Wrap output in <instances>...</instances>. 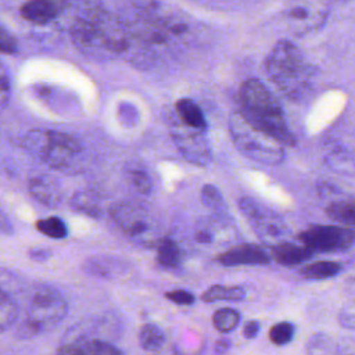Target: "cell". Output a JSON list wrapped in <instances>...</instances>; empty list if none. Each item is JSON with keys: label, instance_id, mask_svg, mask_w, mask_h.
Instances as JSON below:
<instances>
[{"label": "cell", "instance_id": "cell-1", "mask_svg": "<svg viewBox=\"0 0 355 355\" xmlns=\"http://www.w3.org/2000/svg\"><path fill=\"white\" fill-rule=\"evenodd\" d=\"M126 24L130 31L128 53L140 61L183 47L190 35V26L180 14L150 1L137 4L133 21Z\"/></svg>", "mask_w": 355, "mask_h": 355}, {"label": "cell", "instance_id": "cell-2", "mask_svg": "<svg viewBox=\"0 0 355 355\" xmlns=\"http://www.w3.org/2000/svg\"><path fill=\"white\" fill-rule=\"evenodd\" d=\"M71 36L83 54L94 58L125 54L130 46L128 24L103 7L82 11L71 26Z\"/></svg>", "mask_w": 355, "mask_h": 355}, {"label": "cell", "instance_id": "cell-3", "mask_svg": "<svg viewBox=\"0 0 355 355\" xmlns=\"http://www.w3.org/2000/svg\"><path fill=\"white\" fill-rule=\"evenodd\" d=\"M240 115L252 126L266 132L283 146H294L283 108L270 90L257 78H248L240 87Z\"/></svg>", "mask_w": 355, "mask_h": 355}, {"label": "cell", "instance_id": "cell-4", "mask_svg": "<svg viewBox=\"0 0 355 355\" xmlns=\"http://www.w3.org/2000/svg\"><path fill=\"white\" fill-rule=\"evenodd\" d=\"M265 71L279 90L293 101H300L312 89L313 68L302 50L291 40H279L265 60Z\"/></svg>", "mask_w": 355, "mask_h": 355}, {"label": "cell", "instance_id": "cell-5", "mask_svg": "<svg viewBox=\"0 0 355 355\" xmlns=\"http://www.w3.org/2000/svg\"><path fill=\"white\" fill-rule=\"evenodd\" d=\"M24 148L42 159L50 168L58 171H69L78 165L82 155V144L72 135L35 129L25 135L22 140Z\"/></svg>", "mask_w": 355, "mask_h": 355}, {"label": "cell", "instance_id": "cell-6", "mask_svg": "<svg viewBox=\"0 0 355 355\" xmlns=\"http://www.w3.org/2000/svg\"><path fill=\"white\" fill-rule=\"evenodd\" d=\"M229 132L236 148L247 158L265 165H279L283 162V144L266 132L252 126L240 112L230 116Z\"/></svg>", "mask_w": 355, "mask_h": 355}, {"label": "cell", "instance_id": "cell-7", "mask_svg": "<svg viewBox=\"0 0 355 355\" xmlns=\"http://www.w3.org/2000/svg\"><path fill=\"white\" fill-rule=\"evenodd\" d=\"M68 304L64 297L51 290L42 288L32 297L26 316L17 329L19 338H31L39 333L54 329L65 318Z\"/></svg>", "mask_w": 355, "mask_h": 355}, {"label": "cell", "instance_id": "cell-8", "mask_svg": "<svg viewBox=\"0 0 355 355\" xmlns=\"http://www.w3.org/2000/svg\"><path fill=\"white\" fill-rule=\"evenodd\" d=\"M336 0H286L283 21L287 29L297 35H306L322 28Z\"/></svg>", "mask_w": 355, "mask_h": 355}, {"label": "cell", "instance_id": "cell-9", "mask_svg": "<svg viewBox=\"0 0 355 355\" xmlns=\"http://www.w3.org/2000/svg\"><path fill=\"white\" fill-rule=\"evenodd\" d=\"M114 222L132 240L137 243H155V225L148 209L132 201H119L110 211Z\"/></svg>", "mask_w": 355, "mask_h": 355}, {"label": "cell", "instance_id": "cell-10", "mask_svg": "<svg viewBox=\"0 0 355 355\" xmlns=\"http://www.w3.org/2000/svg\"><path fill=\"white\" fill-rule=\"evenodd\" d=\"M168 125L172 140L186 161L198 166H207L211 162L212 153L204 130L186 126L175 114L169 115Z\"/></svg>", "mask_w": 355, "mask_h": 355}, {"label": "cell", "instance_id": "cell-11", "mask_svg": "<svg viewBox=\"0 0 355 355\" xmlns=\"http://www.w3.org/2000/svg\"><path fill=\"white\" fill-rule=\"evenodd\" d=\"M298 240L313 252L345 251L355 245V227L345 225H313L300 232Z\"/></svg>", "mask_w": 355, "mask_h": 355}, {"label": "cell", "instance_id": "cell-12", "mask_svg": "<svg viewBox=\"0 0 355 355\" xmlns=\"http://www.w3.org/2000/svg\"><path fill=\"white\" fill-rule=\"evenodd\" d=\"M239 208L241 214L250 220L259 239L263 241H276L286 234L287 229L284 222L270 209L257 202L254 198H240Z\"/></svg>", "mask_w": 355, "mask_h": 355}, {"label": "cell", "instance_id": "cell-13", "mask_svg": "<svg viewBox=\"0 0 355 355\" xmlns=\"http://www.w3.org/2000/svg\"><path fill=\"white\" fill-rule=\"evenodd\" d=\"M216 261L223 266L240 265H266L270 262V255L255 244H237L216 257Z\"/></svg>", "mask_w": 355, "mask_h": 355}, {"label": "cell", "instance_id": "cell-14", "mask_svg": "<svg viewBox=\"0 0 355 355\" xmlns=\"http://www.w3.org/2000/svg\"><path fill=\"white\" fill-rule=\"evenodd\" d=\"M60 354L65 355H119L121 351L103 340L78 337L72 341L64 343L58 348Z\"/></svg>", "mask_w": 355, "mask_h": 355}, {"label": "cell", "instance_id": "cell-15", "mask_svg": "<svg viewBox=\"0 0 355 355\" xmlns=\"http://www.w3.org/2000/svg\"><path fill=\"white\" fill-rule=\"evenodd\" d=\"M270 259L275 262L284 265V266H295L302 265L305 261L311 259L313 255V251L301 244H293V243H276L270 250Z\"/></svg>", "mask_w": 355, "mask_h": 355}, {"label": "cell", "instance_id": "cell-16", "mask_svg": "<svg viewBox=\"0 0 355 355\" xmlns=\"http://www.w3.org/2000/svg\"><path fill=\"white\" fill-rule=\"evenodd\" d=\"M31 196L43 205L57 207L62 201L60 184L50 176H36L29 182Z\"/></svg>", "mask_w": 355, "mask_h": 355}, {"label": "cell", "instance_id": "cell-17", "mask_svg": "<svg viewBox=\"0 0 355 355\" xmlns=\"http://www.w3.org/2000/svg\"><path fill=\"white\" fill-rule=\"evenodd\" d=\"M21 14L33 24L44 25L60 14V4L57 0H28L21 7Z\"/></svg>", "mask_w": 355, "mask_h": 355}, {"label": "cell", "instance_id": "cell-18", "mask_svg": "<svg viewBox=\"0 0 355 355\" xmlns=\"http://www.w3.org/2000/svg\"><path fill=\"white\" fill-rule=\"evenodd\" d=\"M173 114L176 118L184 123L186 126L198 129V130H207V119L202 112V110L198 107L197 103H194L190 98H179L175 103V111Z\"/></svg>", "mask_w": 355, "mask_h": 355}, {"label": "cell", "instance_id": "cell-19", "mask_svg": "<svg viewBox=\"0 0 355 355\" xmlns=\"http://www.w3.org/2000/svg\"><path fill=\"white\" fill-rule=\"evenodd\" d=\"M182 259L179 245L169 237H162L157 241V262L165 269L178 268Z\"/></svg>", "mask_w": 355, "mask_h": 355}, {"label": "cell", "instance_id": "cell-20", "mask_svg": "<svg viewBox=\"0 0 355 355\" xmlns=\"http://www.w3.org/2000/svg\"><path fill=\"white\" fill-rule=\"evenodd\" d=\"M341 272V263L337 261H316L308 265H304L300 269V275L305 279L322 280L334 277Z\"/></svg>", "mask_w": 355, "mask_h": 355}, {"label": "cell", "instance_id": "cell-21", "mask_svg": "<svg viewBox=\"0 0 355 355\" xmlns=\"http://www.w3.org/2000/svg\"><path fill=\"white\" fill-rule=\"evenodd\" d=\"M326 214L340 225L355 227V200H338L327 205Z\"/></svg>", "mask_w": 355, "mask_h": 355}, {"label": "cell", "instance_id": "cell-22", "mask_svg": "<svg viewBox=\"0 0 355 355\" xmlns=\"http://www.w3.org/2000/svg\"><path fill=\"white\" fill-rule=\"evenodd\" d=\"M245 297V291L239 286H223L214 284L204 294L202 301L205 302H216V301H243Z\"/></svg>", "mask_w": 355, "mask_h": 355}, {"label": "cell", "instance_id": "cell-23", "mask_svg": "<svg viewBox=\"0 0 355 355\" xmlns=\"http://www.w3.org/2000/svg\"><path fill=\"white\" fill-rule=\"evenodd\" d=\"M165 341L164 331L154 323H146L141 326L139 333V343L144 351H158Z\"/></svg>", "mask_w": 355, "mask_h": 355}, {"label": "cell", "instance_id": "cell-24", "mask_svg": "<svg viewBox=\"0 0 355 355\" xmlns=\"http://www.w3.org/2000/svg\"><path fill=\"white\" fill-rule=\"evenodd\" d=\"M240 313L233 308H219L212 315V324L220 333H230L239 326Z\"/></svg>", "mask_w": 355, "mask_h": 355}, {"label": "cell", "instance_id": "cell-25", "mask_svg": "<svg viewBox=\"0 0 355 355\" xmlns=\"http://www.w3.org/2000/svg\"><path fill=\"white\" fill-rule=\"evenodd\" d=\"M18 318V305L12 295L0 291V333L8 330Z\"/></svg>", "mask_w": 355, "mask_h": 355}, {"label": "cell", "instance_id": "cell-26", "mask_svg": "<svg viewBox=\"0 0 355 355\" xmlns=\"http://www.w3.org/2000/svg\"><path fill=\"white\" fill-rule=\"evenodd\" d=\"M83 269L94 276H114L118 273L119 268V262L112 259V258H101V257H96V258H90L86 261V263L83 265Z\"/></svg>", "mask_w": 355, "mask_h": 355}, {"label": "cell", "instance_id": "cell-27", "mask_svg": "<svg viewBox=\"0 0 355 355\" xmlns=\"http://www.w3.org/2000/svg\"><path fill=\"white\" fill-rule=\"evenodd\" d=\"M36 229L47 237L51 239H64L68 234L67 225L61 218L49 216L44 219H39L36 222Z\"/></svg>", "mask_w": 355, "mask_h": 355}, {"label": "cell", "instance_id": "cell-28", "mask_svg": "<svg viewBox=\"0 0 355 355\" xmlns=\"http://www.w3.org/2000/svg\"><path fill=\"white\" fill-rule=\"evenodd\" d=\"M201 201L212 211H225L226 204L222 193L214 184H204L201 189Z\"/></svg>", "mask_w": 355, "mask_h": 355}, {"label": "cell", "instance_id": "cell-29", "mask_svg": "<svg viewBox=\"0 0 355 355\" xmlns=\"http://www.w3.org/2000/svg\"><path fill=\"white\" fill-rule=\"evenodd\" d=\"M71 204L73 205L75 209L85 212L87 215L96 216L100 214V207L97 204V200L94 198V196L89 191H82V193H76L72 197Z\"/></svg>", "mask_w": 355, "mask_h": 355}, {"label": "cell", "instance_id": "cell-30", "mask_svg": "<svg viewBox=\"0 0 355 355\" xmlns=\"http://www.w3.org/2000/svg\"><path fill=\"white\" fill-rule=\"evenodd\" d=\"M294 337V324L290 322H279L269 330V338L276 345H286Z\"/></svg>", "mask_w": 355, "mask_h": 355}, {"label": "cell", "instance_id": "cell-31", "mask_svg": "<svg viewBox=\"0 0 355 355\" xmlns=\"http://www.w3.org/2000/svg\"><path fill=\"white\" fill-rule=\"evenodd\" d=\"M306 352L308 354H331V352H338V347H336L331 337L320 333V334H315L309 340L306 345Z\"/></svg>", "mask_w": 355, "mask_h": 355}, {"label": "cell", "instance_id": "cell-32", "mask_svg": "<svg viewBox=\"0 0 355 355\" xmlns=\"http://www.w3.org/2000/svg\"><path fill=\"white\" fill-rule=\"evenodd\" d=\"M129 179L139 193L150 194V191L153 189V182H151L150 175L146 171H143L140 168H133L129 171Z\"/></svg>", "mask_w": 355, "mask_h": 355}, {"label": "cell", "instance_id": "cell-33", "mask_svg": "<svg viewBox=\"0 0 355 355\" xmlns=\"http://www.w3.org/2000/svg\"><path fill=\"white\" fill-rule=\"evenodd\" d=\"M21 280L17 275H14L11 270L0 268V291L7 293L12 295L14 293L19 291L21 288Z\"/></svg>", "mask_w": 355, "mask_h": 355}, {"label": "cell", "instance_id": "cell-34", "mask_svg": "<svg viewBox=\"0 0 355 355\" xmlns=\"http://www.w3.org/2000/svg\"><path fill=\"white\" fill-rule=\"evenodd\" d=\"M11 96V82L8 71L3 64H0V108L6 107Z\"/></svg>", "mask_w": 355, "mask_h": 355}, {"label": "cell", "instance_id": "cell-35", "mask_svg": "<svg viewBox=\"0 0 355 355\" xmlns=\"http://www.w3.org/2000/svg\"><path fill=\"white\" fill-rule=\"evenodd\" d=\"M338 322L344 329H355V301L347 302L338 312Z\"/></svg>", "mask_w": 355, "mask_h": 355}, {"label": "cell", "instance_id": "cell-36", "mask_svg": "<svg viewBox=\"0 0 355 355\" xmlns=\"http://www.w3.org/2000/svg\"><path fill=\"white\" fill-rule=\"evenodd\" d=\"M327 162H329V165H331V168L337 166V169H340V171H349V168L352 166L349 155L345 151H343V150L333 151L329 155Z\"/></svg>", "mask_w": 355, "mask_h": 355}, {"label": "cell", "instance_id": "cell-37", "mask_svg": "<svg viewBox=\"0 0 355 355\" xmlns=\"http://www.w3.org/2000/svg\"><path fill=\"white\" fill-rule=\"evenodd\" d=\"M165 297L176 305H191L196 301L194 295L190 291L183 290V288L168 291V293H165Z\"/></svg>", "mask_w": 355, "mask_h": 355}, {"label": "cell", "instance_id": "cell-38", "mask_svg": "<svg viewBox=\"0 0 355 355\" xmlns=\"http://www.w3.org/2000/svg\"><path fill=\"white\" fill-rule=\"evenodd\" d=\"M15 50V43L12 37H10L4 31L0 29V51L12 53Z\"/></svg>", "mask_w": 355, "mask_h": 355}, {"label": "cell", "instance_id": "cell-39", "mask_svg": "<svg viewBox=\"0 0 355 355\" xmlns=\"http://www.w3.org/2000/svg\"><path fill=\"white\" fill-rule=\"evenodd\" d=\"M259 329H261V324L258 320H248L245 324H244V329H243V333L247 338H255L259 333Z\"/></svg>", "mask_w": 355, "mask_h": 355}, {"label": "cell", "instance_id": "cell-40", "mask_svg": "<svg viewBox=\"0 0 355 355\" xmlns=\"http://www.w3.org/2000/svg\"><path fill=\"white\" fill-rule=\"evenodd\" d=\"M67 1L72 3L73 6H79L80 11H86V10L101 7L100 0H67Z\"/></svg>", "mask_w": 355, "mask_h": 355}, {"label": "cell", "instance_id": "cell-41", "mask_svg": "<svg viewBox=\"0 0 355 355\" xmlns=\"http://www.w3.org/2000/svg\"><path fill=\"white\" fill-rule=\"evenodd\" d=\"M0 232L6 233V234H10L12 232V225H11L8 216L1 209H0Z\"/></svg>", "mask_w": 355, "mask_h": 355}, {"label": "cell", "instance_id": "cell-42", "mask_svg": "<svg viewBox=\"0 0 355 355\" xmlns=\"http://www.w3.org/2000/svg\"><path fill=\"white\" fill-rule=\"evenodd\" d=\"M229 347H230V341H229V340L222 338V340H219V341L216 343V351H218V352H226V351L229 349Z\"/></svg>", "mask_w": 355, "mask_h": 355}, {"label": "cell", "instance_id": "cell-43", "mask_svg": "<svg viewBox=\"0 0 355 355\" xmlns=\"http://www.w3.org/2000/svg\"><path fill=\"white\" fill-rule=\"evenodd\" d=\"M336 1H343V3H345V1H349V0H336Z\"/></svg>", "mask_w": 355, "mask_h": 355}]
</instances>
